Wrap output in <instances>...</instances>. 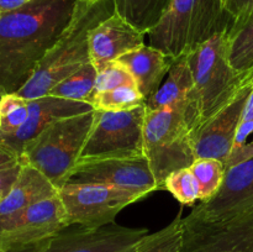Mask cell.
<instances>
[{"mask_svg": "<svg viewBox=\"0 0 253 252\" xmlns=\"http://www.w3.org/2000/svg\"><path fill=\"white\" fill-rule=\"evenodd\" d=\"M77 0H32L0 17V96L17 93L53 47Z\"/></svg>", "mask_w": 253, "mask_h": 252, "instance_id": "6da1fadb", "label": "cell"}, {"mask_svg": "<svg viewBox=\"0 0 253 252\" xmlns=\"http://www.w3.org/2000/svg\"><path fill=\"white\" fill-rule=\"evenodd\" d=\"M115 14L114 0L84 2L77 0L71 22L46 53L27 83L17 91L26 100L47 95L57 83L90 63L89 34L103 20Z\"/></svg>", "mask_w": 253, "mask_h": 252, "instance_id": "7a4b0ae2", "label": "cell"}, {"mask_svg": "<svg viewBox=\"0 0 253 252\" xmlns=\"http://www.w3.org/2000/svg\"><path fill=\"white\" fill-rule=\"evenodd\" d=\"M199 125V113L192 94L169 108L146 110L143 153L160 189H163L170 173L189 168L197 160L194 133Z\"/></svg>", "mask_w": 253, "mask_h": 252, "instance_id": "3957f363", "label": "cell"}, {"mask_svg": "<svg viewBox=\"0 0 253 252\" xmlns=\"http://www.w3.org/2000/svg\"><path fill=\"white\" fill-rule=\"evenodd\" d=\"M231 21L221 0H172L161 21L147 34L150 46L177 61L226 31Z\"/></svg>", "mask_w": 253, "mask_h": 252, "instance_id": "277c9868", "label": "cell"}, {"mask_svg": "<svg viewBox=\"0 0 253 252\" xmlns=\"http://www.w3.org/2000/svg\"><path fill=\"white\" fill-rule=\"evenodd\" d=\"M95 110L53 121L22 150L21 161L61 189L69 179L93 126Z\"/></svg>", "mask_w": 253, "mask_h": 252, "instance_id": "5b68a950", "label": "cell"}, {"mask_svg": "<svg viewBox=\"0 0 253 252\" xmlns=\"http://www.w3.org/2000/svg\"><path fill=\"white\" fill-rule=\"evenodd\" d=\"M188 59L194 79L192 98L202 125L235 95L249 72L240 74L230 66L225 52V32L200 44L188 54Z\"/></svg>", "mask_w": 253, "mask_h": 252, "instance_id": "8992f818", "label": "cell"}, {"mask_svg": "<svg viewBox=\"0 0 253 252\" xmlns=\"http://www.w3.org/2000/svg\"><path fill=\"white\" fill-rule=\"evenodd\" d=\"M145 105L125 111H96L79 160L133 157L143 153Z\"/></svg>", "mask_w": 253, "mask_h": 252, "instance_id": "52a82bcc", "label": "cell"}, {"mask_svg": "<svg viewBox=\"0 0 253 252\" xmlns=\"http://www.w3.org/2000/svg\"><path fill=\"white\" fill-rule=\"evenodd\" d=\"M244 217H253V156L226 169L219 192L194 208L184 226L217 225Z\"/></svg>", "mask_w": 253, "mask_h": 252, "instance_id": "ba28073f", "label": "cell"}, {"mask_svg": "<svg viewBox=\"0 0 253 252\" xmlns=\"http://www.w3.org/2000/svg\"><path fill=\"white\" fill-rule=\"evenodd\" d=\"M67 183L108 185L133 193L141 199L160 190L145 156L79 160Z\"/></svg>", "mask_w": 253, "mask_h": 252, "instance_id": "9c48e42d", "label": "cell"}, {"mask_svg": "<svg viewBox=\"0 0 253 252\" xmlns=\"http://www.w3.org/2000/svg\"><path fill=\"white\" fill-rule=\"evenodd\" d=\"M69 225L100 227L115 222L127 205L141 198L133 193L100 184L66 183L58 190Z\"/></svg>", "mask_w": 253, "mask_h": 252, "instance_id": "30bf717a", "label": "cell"}, {"mask_svg": "<svg viewBox=\"0 0 253 252\" xmlns=\"http://www.w3.org/2000/svg\"><path fill=\"white\" fill-rule=\"evenodd\" d=\"M67 226H69L68 217L57 194L0 220V249L6 251L44 241Z\"/></svg>", "mask_w": 253, "mask_h": 252, "instance_id": "8fae6325", "label": "cell"}, {"mask_svg": "<svg viewBox=\"0 0 253 252\" xmlns=\"http://www.w3.org/2000/svg\"><path fill=\"white\" fill-rule=\"evenodd\" d=\"M148 234L145 227L116 222L100 227L69 225L48 240L43 252H135Z\"/></svg>", "mask_w": 253, "mask_h": 252, "instance_id": "7c38bea8", "label": "cell"}, {"mask_svg": "<svg viewBox=\"0 0 253 252\" xmlns=\"http://www.w3.org/2000/svg\"><path fill=\"white\" fill-rule=\"evenodd\" d=\"M253 88V68L249 71L235 95L199 126L194 133L197 158H215L225 163L234 146L237 127Z\"/></svg>", "mask_w": 253, "mask_h": 252, "instance_id": "4fadbf2b", "label": "cell"}, {"mask_svg": "<svg viewBox=\"0 0 253 252\" xmlns=\"http://www.w3.org/2000/svg\"><path fill=\"white\" fill-rule=\"evenodd\" d=\"M180 252H253V217L184 226Z\"/></svg>", "mask_w": 253, "mask_h": 252, "instance_id": "5bb4252c", "label": "cell"}, {"mask_svg": "<svg viewBox=\"0 0 253 252\" xmlns=\"http://www.w3.org/2000/svg\"><path fill=\"white\" fill-rule=\"evenodd\" d=\"M93 106L84 101L67 100L44 95L29 100V116L24 125L14 133H0V143L21 156L25 146L40 135L48 125L58 119L93 111Z\"/></svg>", "mask_w": 253, "mask_h": 252, "instance_id": "9a60e30c", "label": "cell"}, {"mask_svg": "<svg viewBox=\"0 0 253 252\" xmlns=\"http://www.w3.org/2000/svg\"><path fill=\"white\" fill-rule=\"evenodd\" d=\"M146 34L138 31L118 14H113L89 34L90 62L96 71L125 54L145 46Z\"/></svg>", "mask_w": 253, "mask_h": 252, "instance_id": "2e32d148", "label": "cell"}, {"mask_svg": "<svg viewBox=\"0 0 253 252\" xmlns=\"http://www.w3.org/2000/svg\"><path fill=\"white\" fill-rule=\"evenodd\" d=\"M127 68L143 98L147 100L156 93L174 64V59L150 44L125 54L118 59Z\"/></svg>", "mask_w": 253, "mask_h": 252, "instance_id": "e0dca14e", "label": "cell"}, {"mask_svg": "<svg viewBox=\"0 0 253 252\" xmlns=\"http://www.w3.org/2000/svg\"><path fill=\"white\" fill-rule=\"evenodd\" d=\"M57 194L58 189L46 175L32 166L24 163L16 183L0 202V220Z\"/></svg>", "mask_w": 253, "mask_h": 252, "instance_id": "ac0fdd59", "label": "cell"}, {"mask_svg": "<svg viewBox=\"0 0 253 252\" xmlns=\"http://www.w3.org/2000/svg\"><path fill=\"white\" fill-rule=\"evenodd\" d=\"M194 88L192 68L188 56L177 59L167 74V79L161 84L155 94L146 100V110L169 108L185 100Z\"/></svg>", "mask_w": 253, "mask_h": 252, "instance_id": "d6986e66", "label": "cell"}, {"mask_svg": "<svg viewBox=\"0 0 253 252\" xmlns=\"http://www.w3.org/2000/svg\"><path fill=\"white\" fill-rule=\"evenodd\" d=\"M225 52L237 73L244 74L253 68V15L232 20L225 31Z\"/></svg>", "mask_w": 253, "mask_h": 252, "instance_id": "ffe728a7", "label": "cell"}, {"mask_svg": "<svg viewBox=\"0 0 253 252\" xmlns=\"http://www.w3.org/2000/svg\"><path fill=\"white\" fill-rule=\"evenodd\" d=\"M172 0H114L115 12L147 35L163 17Z\"/></svg>", "mask_w": 253, "mask_h": 252, "instance_id": "44dd1931", "label": "cell"}, {"mask_svg": "<svg viewBox=\"0 0 253 252\" xmlns=\"http://www.w3.org/2000/svg\"><path fill=\"white\" fill-rule=\"evenodd\" d=\"M96 76H98V71L95 67L91 64V62L86 63L78 71L57 83L47 95L67 99V100L89 103L93 96Z\"/></svg>", "mask_w": 253, "mask_h": 252, "instance_id": "7402d4cb", "label": "cell"}, {"mask_svg": "<svg viewBox=\"0 0 253 252\" xmlns=\"http://www.w3.org/2000/svg\"><path fill=\"white\" fill-rule=\"evenodd\" d=\"M146 99L136 85H123L111 90L96 93L90 104L96 111H125L145 105Z\"/></svg>", "mask_w": 253, "mask_h": 252, "instance_id": "603a6c76", "label": "cell"}, {"mask_svg": "<svg viewBox=\"0 0 253 252\" xmlns=\"http://www.w3.org/2000/svg\"><path fill=\"white\" fill-rule=\"evenodd\" d=\"M190 170L199 185L202 202L211 199L219 192L226 173L224 163L215 158H197Z\"/></svg>", "mask_w": 253, "mask_h": 252, "instance_id": "cb8c5ba5", "label": "cell"}, {"mask_svg": "<svg viewBox=\"0 0 253 252\" xmlns=\"http://www.w3.org/2000/svg\"><path fill=\"white\" fill-rule=\"evenodd\" d=\"M182 219L177 216L166 227L148 234L135 252H180L183 241Z\"/></svg>", "mask_w": 253, "mask_h": 252, "instance_id": "d4e9b609", "label": "cell"}, {"mask_svg": "<svg viewBox=\"0 0 253 252\" xmlns=\"http://www.w3.org/2000/svg\"><path fill=\"white\" fill-rule=\"evenodd\" d=\"M29 116V100L16 93L0 96V133L10 135L21 127Z\"/></svg>", "mask_w": 253, "mask_h": 252, "instance_id": "484cf974", "label": "cell"}, {"mask_svg": "<svg viewBox=\"0 0 253 252\" xmlns=\"http://www.w3.org/2000/svg\"><path fill=\"white\" fill-rule=\"evenodd\" d=\"M163 189L168 190L180 204L193 207L200 199V189L197 179L189 168L170 173L165 180Z\"/></svg>", "mask_w": 253, "mask_h": 252, "instance_id": "4316f807", "label": "cell"}, {"mask_svg": "<svg viewBox=\"0 0 253 252\" xmlns=\"http://www.w3.org/2000/svg\"><path fill=\"white\" fill-rule=\"evenodd\" d=\"M123 85H136L135 79L124 64H121L119 61L111 62L98 72L93 95Z\"/></svg>", "mask_w": 253, "mask_h": 252, "instance_id": "83f0119b", "label": "cell"}, {"mask_svg": "<svg viewBox=\"0 0 253 252\" xmlns=\"http://www.w3.org/2000/svg\"><path fill=\"white\" fill-rule=\"evenodd\" d=\"M24 162L20 158L19 161L9 163L0 167V202L9 194L11 188L16 183L20 173H21Z\"/></svg>", "mask_w": 253, "mask_h": 252, "instance_id": "f1b7e54d", "label": "cell"}, {"mask_svg": "<svg viewBox=\"0 0 253 252\" xmlns=\"http://www.w3.org/2000/svg\"><path fill=\"white\" fill-rule=\"evenodd\" d=\"M221 2L232 20L253 15V0H221Z\"/></svg>", "mask_w": 253, "mask_h": 252, "instance_id": "f546056e", "label": "cell"}, {"mask_svg": "<svg viewBox=\"0 0 253 252\" xmlns=\"http://www.w3.org/2000/svg\"><path fill=\"white\" fill-rule=\"evenodd\" d=\"M253 156V143H245L241 146H232L231 151H230L227 160L225 161L224 166L225 169L234 167V166L240 165V163L245 162L246 160L251 158Z\"/></svg>", "mask_w": 253, "mask_h": 252, "instance_id": "4dcf8cb0", "label": "cell"}, {"mask_svg": "<svg viewBox=\"0 0 253 252\" xmlns=\"http://www.w3.org/2000/svg\"><path fill=\"white\" fill-rule=\"evenodd\" d=\"M253 132V121H241L237 127L236 136H235L234 146H241L246 143L247 137Z\"/></svg>", "mask_w": 253, "mask_h": 252, "instance_id": "1f68e13d", "label": "cell"}, {"mask_svg": "<svg viewBox=\"0 0 253 252\" xmlns=\"http://www.w3.org/2000/svg\"><path fill=\"white\" fill-rule=\"evenodd\" d=\"M48 240H44V241H40V242H35V244L25 245V246L12 247V249L6 250V251H4V252H43L44 249H46L47 244H48Z\"/></svg>", "mask_w": 253, "mask_h": 252, "instance_id": "d6a6232c", "label": "cell"}, {"mask_svg": "<svg viewBox=\"0 0 253 252\" xmlns=\"http://www.w3.org/2000/svg\"><path fill=\"white\" fill-rule=\"evenodd\" d=\"M20 156L16 152L11 150V148L6 147L5 145L0 143V167L5 165H9V163L15 162V161H19Z\"/></svg>", "mask_w": 253, "mask_h": 252, "instance_id": "836d02e7", "label": "cell"}, {"mask_svg": "<svg viewBox=\"0 0 253 252\" xmlns=\"http://www.w3.org/2000/svg\"><path fill=\"white\" fill-rule=\"evenodd\" d=\"M32 0H0V12L5 14V12L14 11V10L20 9L24 5L29 4Z\"/></svg>", "mask_w": 253, "mask_h": 252, "instance_id": "e575fe53", "label": "cell"}, {"mask_svg": "<svg viewBox=\"0 0 253 252\" xmlns=\"http://www.w3.org/2000/svg\"><path fill=\"white\" fill-rule=\"evenodd\" d=\"M242 121H253V88L249 96V100H247L246 108H245Z\"/></svg>", "mask_w": 253, "mask_h": 252, "instance_id": "d590c367", "label": "cell"}, {"mask_svg": "<svg viewBox=\"0 0 253 252\" xmlns=\"http://www.w3.org/2000/svg\"><path fill=\"white\" fill-rule=\"evenodd\" d=\"M78 1H84V2H94V1H98V0H78Z\"/></svg>", "mask_w": 253, "mask_h": 252, "instance_id": "8d00e7d4", "label": "cell"}, {"mask_svg": "<svg viewBox=\"0 0 253 252\" xmlns=\"http://www.w3.org/2000/svg\"><path fill=\"white\" fill-rule=\"evenodd\" d=\"M0 252H4V251H2V250H1V249H0Z\"/></svg>", "mask_w": 253, "mask_h": 252, "instance_id": "74e56055", "label": "cell"}, {"mask_svg": "<svg viewBox=\"0 0 253 252\" xmlns=\"http://www.w3.org/2000/svg\"><path fill=\"white\" fill-rule=\"evenodd\" d=\"M0 17H1V12H0Z\"/></svg>", "mask_w": 253, "mask_h": 252, "instance_id": "f35d334b", "label": "cell"}]
</instances>
